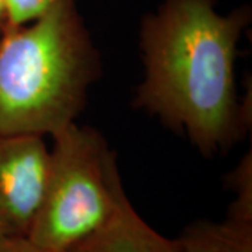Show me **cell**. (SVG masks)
Wrapping results in <instances>:
<instances>
[{"label": "cell", "instance_id": "6da1fadb", "mask_svg": "<svg viewBox=\"0 0 252 252\" xmlns=\"http://www.w3.org/2000/svg\"><path fill=\"white\" fill-rule=\"evenodd\" d=\"M250 17L248 7L221 14L216 0H162L142 21L144 76L133 104L205 156L230 149L247 130L235 61Z\"/></svg>", "mask_w": 252, "mask_h": 252}, {"label": "cell", "instance_id": "7a4b0ae2", "mask_svg": "<svg viewBox=\"0 0 252 252\" xmlns=\"http://www.w3.org/2000/svg\"><path fill=\"white\" fill-rule=\"evenodd\" d=\"M99 70L76 0L7 27L0 34V133L45 137L76 122Z\"/></svg>", "mask_w": 252, "mask_h": 252}, {"label": "cell", "instance_id": "3957f363", "mask_svg": "<svg viewBox=\"0 0 252 252\" xmlns=\"http://www.w3.org/2000/svg\"><path fill=\"white\" fill-rule=\"evenodd\" d=\"M51 137L45 193L27 240L45 252H64L107 224L127 196L98 130L72 122Z\"/></svg>", "mask_w": 252, "mask_h": 252}, {"label": "cell", "instance_id": "277c9868", "mask_svg": "<svg viewBox=\"0 0 252 252\" xmlns=\"http://www.w3.org/2000/svg\"><path fill=\"white\" fill-rule=\"evenodd\" d=\"M51 149L44 136L0 133V238H27L45 193Z\"/></svg>", "mask_w": 252, "mask_h": 252}, {"label": "cell", "instance_id": "5b68a950", "mask_svg": "<svg viewBox=\"0 0 252 252\" xmlns=\"http://www.w3.org/2000/svg\"><path fill=\"white\" fill-rule=\"evenodd\" d=\"M64 252H180L177 240H168L137 215L129 199L104 227Z\"/></svg>", "mask_w": 252, "mask_h": 252}, {"label": "cell", "instance_id": "8992f818", "mask_svg": "<svg viewBox=\"0 0 252 252\" xmlns=\"http://www.w3.org/2000/svg\"><path fill=\"white\" fill-rule=\"evenodd\" d=\"M180 252H252V221L227 217L221 223L196 221L177 240Z\"/></svg>", "mask_w": 252, "mask_h": 252}, {"label": "cell", "instance_id": "52a82bcc", "mask_svg": "<svg viewBox=\"0 0 252 252\" xmlns=\"http://www.w3.org/2000/svg\"><path fill=\"white\" fill-rule=\"evenodd\" d=\"M227 188L235 193L234 202L230 205L228 216L237 220L252 221V158L251 152L244 157L235 170L228 175Z\"/></svg>", "mask_w": 252, "mask_h": 252}, {"label": "cell", "instance_id": "ba28073f", "mask_svg": "<svg viewBox=\"0 0 252 252\" xmlns=\"http://www.w3.org/2000/svg\"><path fill=\"white\" fill-rule=\"evenodd\" d=\"M59 0H6L7 27L26 26L54 7Z\"/></svg>", "mask_w": 252, "mask_h": 252}, {"label": "cell", "instance_id": "9c48e42d", "mask_svg": "<svg viewBox=\"0 0 252 252\" xmlns=\"http://www.w3.org/2000/svg\"><path fill=\"white\" fill-rule=\"evenodd\" d=\"M0 252H45L27 238H0Z\"/></svg>", "mask_w": 252, "mask_h": 252}, {"label": "cell", "instance_id": "30bf717a", "mask_svg": "<svg viewBox=\"0 0 252 252\" xmlns=\"http://www.w3.org/2000/svg\"><path fill=\"white\" fill-rule=\"evenodd\" d=\"M7 10H6V0H0V34L7 28Z\"/></svg>", "mask_w": 252, "mask_h": 252}]
</instances>
